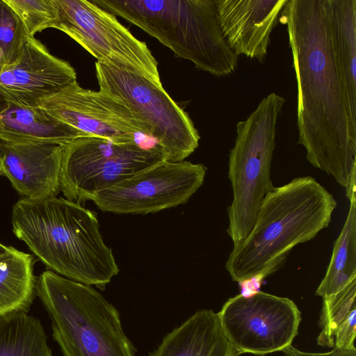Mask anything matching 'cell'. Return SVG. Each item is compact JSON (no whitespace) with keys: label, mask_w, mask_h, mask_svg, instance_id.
Instances as JSON below:
<instances>
[{"label":"cell","mask_w":356,"mask_h":356,"mask_svg":"<svg viewBox=\"0 0 356 356\" xmlns=\"http://www.w3.org/2000/svg\"><path fill=\"white\" fill-rule=\"evenodd\" d=\"M286 24L297 82L298 144L314 167L356 194V119L333 56L324 0H289Z\"/></svg>","instance_id":"cell-1"},{"label":"cell","mask_w":356,"mask_h":356,"mask_svg":"<svg viewBox=\"0 0 356 356\" xmlns=\"http://www.w3.org/2000/svg\"><path fill=\"white\" fill-rule=\"evenodd\" d=\"M13 231L50 270L104 289L119 273L97 216L63 197H24L13 207Z\"/></svg>","instance_id":"cell-2"},{"label":"cell","mask_w":356,"mask_h":356,"mask_svg":"<svg viewBox=\"0 0 356 356\" xmlns=\"http://www.w3.org/2000/svg\"><path fill=\"white\" fill-rule=\"evenodd\" d=\"M337 202L314 177L274 187L264 198L247 236L233 246L225 268L241 283L277 270L297 245L327 227Z\"/></svg>","instance_id":"cell-3"},{"label":"cell","mask_w":356,"mask_h":356,"mask_svg":"<svg viewBox=\"0 0 356 356\" xmlns=\"http://www.w3.org/2000/svg\"><path fill=\"white\" fill-rule=\"evenodd\" d=\"M139 27L176 56L221 77L237 67L238 56L222 33L216 0H92Z\"/></svg>","instance_id":"cell-4"},{"label":"cell","mask_w":356,"mask_h":356,"mask_svg":"<svg viewBox=\"0 0 356 356\" xmlns=\"http://www.w3.org/2000/svg\"><path fill=\"white\" fill-rule=\"evenodd\" d=\"M36 293L63 356H134L118 311L91 286L48 270L39 277Z\"/></svg>","instance_id":"cell-5"},{"label":"cell","mask_w":356,"mask_h":356,"mask_svg":"<svg viewBox=\"0 0 356 356\" xmlns=\"http://www.w3.org/2000/svg\"><path fill=\"white\" fill-rule=\"evenodd\" d=\"M285 102L282 96L271 92L247 119L236 124L228 162L233 197L227 208V233L234 246L249 234L264 198L274 188L271 163L277 120Z\"/></svg>","instance_id":"cell-6"},{"label":"cell","mask_w":356,"mask_h":356,"mask_svg":"<svg viewBox=\"0 0 356 356\" xmlns=\"http://www.w3.org/2000/svg\"><path fill=\"white\" fill-rule=\"evenodd\" d=\"M95 70L99 90L123 102L150 128L165 161H182L197 148L200 136L193 121L161 83L98 62Z\"/></svg>","instance_id":"cell-7"},{"label":"cell","mask_w":356,"mask_h":356,"mask_svg":"<svg viewBox=\"0 0 356 356\" xmlns=\"http://www.w3.org/2000/svg\"><path fill=\"white\" fill-rule=\"evenodd\" d=\"M63 147L60 190L79 203L164 160L156 145L145 147L138 141L116 143L84 136Z\"/></svg>","instance_id":"cell-8"},{"label":"cell","mask_w":356,"mask_h":356,"mask_svg":"<svg viewBox=\"0 0 356 356\" xmlns=\"http://www.w3.org/2000/svg\"><path fill=\"white\" fill-rule=\"evenodd\" d=\"M54 29L76 41L98 63L143 75L161 83L158 62L146 43L137 39L108 11L88 0H54Z\"/></svg>","instance_id":"cell-9"},{"label":"cell","mask_w":356,"mask_h":356,"mask_svg":"<svg viewBox=\"0 0 356 356\" xmlns=\"http://www.w3.org/2000/svg\"><path fill=\"white\" fill-rule=\"evenodd\" d=\"M218 314L227 338L240 355L283 351L297 336L301 321L293 300L263 291L230 298Z\"/></svg>","instance_id":"cell-10"},{"label":"cell","mask_w":356,"mask_h":356,"mask_svg":"<svg viewBox=\"0 0 356 356\" xmlns=\"http://www.w3.org/2000/svg\"><path fill=\"white\" fill-rule=\"evenodd\" d=\"M207 168L190 161H162L90 196L102 211L147 214L188 201L201 187Z\"/></svg>","instance_id":"cell-11"},{"label":"cell","mask_w":356,"mask_h":356,"mask_svg":"<svg viewBox=\"0 0 356 356\" xmlns=\"http://www.w3.org/2000/svg\"><path fill=\"white\" fill-rule=\"evenodd\" d=\"M38 107L86 136L116 143L152 135L150 128L120 100L101 90L83 88L77 81L42 98Z\"/></svg>","instance_id":"cell-12"},{"label":"cell","mask_w":356,"mask_h":356,"mask_svg":"<svg viewBox=\"0 0 356 356\" xmlns=\"http://www.w3.org/2000/svg\"><path fill=\"white\" fill-rule=\"evenodd\" d=\"M76 81L75 70L33 36L28 37L17 60L0 69V90L32 107Z\"/></svg>","instance_id":"cell-13"},{"label":"cell","mask_w":356,"mask_h":356,"mask_svg":"<svg viewBox=\"0 0 356 356\" xmlns=\"http://www.w3.org/2000/svg\"><path fill=\"white\" fill-rule=\"evenodd\" d=\"M63 145L0 140V169L26 198L56 197L60 191Z\"/></svg>","instance_id":"cell-14"},{"label":"cell","mask_w":356,"mask_h":356,"mask_svg":"<svg viewBox=\"0 0 356 356\" xmlns=\"http://www.w3.org/2000/svg\"><path fill=\"white\" fill-rule=\"evenodd\" d=\"M289 0H216L219 24L230 48L263 63L273 30Z\"/></svg>","instance_id":"cell-15"},{"label":"cell","mask_w":356,"mask_h":356,"mask_svg":"<svg viewBox=\"0 0 356 356\" xmlns=\"http://www.w3.org/2000/svg\"><path fill=\"white\" fill-rule=\"evenodd\" d=\"M84 136H88L55 119L40 108L17 102L0 90V140L64 145Z\"/></svg>","instance_id":"cell-16"},{"label":"cell","mask_w":356,"mask_h":356,"mask_svg":"<svg viewBox=\"0 0 356 356\" xmlns=\"http://www.w3.org/2000/svg\"><path fill=\"white\" fill-rule=\"evenodd\" d=\"M227 338L218 313L196 312L163 339L149 356H238Z\"/></svg>","instance_id":"cell-17"},{"label":"cell","mask_w":356,"mask_h":356,"mask_svg":"<svg viewBox=\"0 0 356 356\" xmlns=\"http://www.w3.org/2000/svg\"><path fill=\"white\" fill-rule=\"evenodd\" d=\"M333 56L356 119V0H324Z\"/></svg>","instance_id":"cell-18"},{"label":"cell","mask_w":356,"mask_h":356,"mask_svg":"<svg viewBox=\"0 0 356 356\" xmlns=\"http://www.w3.org/2000/svg\"><path fill=\"white\" fill-rule=\"evenodd\" d=\"M33 257L10 246L0 254V316L27 313L36 293Z\"/></svg>","instance_id":"cell-19"},{"label":"cell","mask_w":356,"mask_h":356,"mask_svg":"<svg viewBox=\"0 0 356 356\" xmlns=\"http://www.w3.org/2000/svg\"><path fill=\"white\" fill-rule=\"evenodd\" d=\"M349 201L347 217L335 241L326 273L316 291L323 298L337 293L356 278V195Z\"/></svg>","instance_id":"cell-20"},{"label":"cell","mask_w":356,"mask_h":356,"mask_svg":"<svg viewBox=\"0 0 356 356\" xmlns=\"http://www.w3.org/2000/svg\"><path fill=\"white\" fill-rule=\"evenodd\" d=\"M40 321L24 312L0 316V356H52Z\"/></svg>","instance_id":"cell-21"},{"label":"cell","mask_w":356,"mask_h":356,"mask_svg":"<svg viewBox=\"0 0 356 356\" xmlns=\"http://www.w3.org/2000/svg\"><path fill=\"white\" fill-rule=\"evenodd\" d=\"M356 278L337 293L323 298L318 321L321 327L317 338L319 346L334 348L336 332L350 313L356 309Z\"/></svg>","instance_id":"cell-22"},{"label":"cell","mask_w":356,"mask_h":356,"mask_svg":"<svg viewBox=\"0 0 356 356\" xmlns=\"http://www.w3.org/2000/svg\"><path fill=\"white\" fill-rule=\"evenodd\" d=\"M29 36L18 16L0 0V69L17 60Z\"/></svg>","instance_id":"cell-23"},{"label":"cell","mask_w":356,"mask_h":356,"mask_svg":"<svg viewBox=\"0 0 356 356\" xmlns=\"http://www.w3.org/2000/svg\"><path fill=\"white\" fill-rule=\"evenodd\" d=\"M22 21L27 34L54 28L57 10L54 0H3Z\"/></svg>","instance_id":"cell-24"},{"label":"cell","mask_w":356,"mask_h":356,"mask_svg":"<svg viewBox=\"0 0 356 356\" xmlns=\"http://www.w3.org/2000/svg\"><path fill=\"white\" fill-rule=\"evenodd\" d=\"M356 334V309H353L346 321L338 327L335 337L334 347L352 349L355 346Z\"/></svg>","instance_id":"cell-25"},{"label":"cell","mask_w":356,"mask_h":356,"mask_svg":"<svg viewBox=\"0 0 356 356\" xmlns=\"http://www.w3.org/2000/svg\"><path fill=\"white\" fill-rule=\"evenodd\" d=\"M283 352L285 356H356V348L344 349L337 347H334L329 352L321 353L304 352L290 345Z\"/></svg>","instance_id":"cell-26"},{"label":"cell","mask_w":356,"mask_h":356,"mask_svg":"<svg viewBox=\"0 0 356 356\" xmlns=\"http://www.w3.org/2000/svg\"><path fill=\"white\" fill-rule=\"evenodd\" d=\"M10 246H6L0 243V254L8 251Z\"/></svg>","instance_id":"cell-27"},{"label":"cell","mask_w":356,"mask_h":356,"mask_svg":"<svg viewBox=\"0 0 356 356\" xmlns=\"http://www.w3.org/2000/svg\"><path fill=\"white\" fill-rule=\"evenodd\" d=\"M1 175H2V172H1V170L0 169V176H1Z\"/></svg>","instance_id":"cell-28"}]
</instances>
